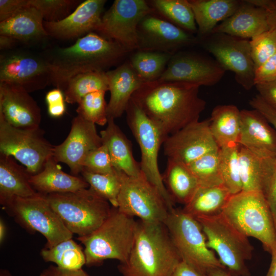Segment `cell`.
<instances>
[{
  "label": "cell",
  "instance_id": "6da1fadb",
  "mask_svg": "<svg viewBox=\"0 0 276 276\" xmlns=\"http://www.w3.org/2000/svg\"><path fill=\"white\" fill-rule=\"evenodd\" d=\"M199 87L157 80L143 83L131 100L169 136L199 121L206 105L199 96Z\"/></svg>",
  "mask_w": 276,
  "mask_h": 276
},
{
  "label": "cell",
  "instance_id": "7a4b0ae2",
  "mask_svg": "<svg viewBox=\"0 0 276 276\" xmlns=\"http://www.w3.org/2000/svg\"><path fill=\"white\" fill-rule=\"evenodd\" d=\"M129 52L117 42L90 32L73 45L55 49L45 55L51 66V84L64 91L73 77L89 72H106L121 63Z\"/></svg>",
  "mask_w": 276,
  "mask_h": 276
},
{
  "label": "cell",
  "instance_id": "3957f363",
  "mask_svg": "<svg viewBox=\"0 0 276 276\" xmlns=\"http://www.w3.org/2000/svg\"><path fill=\"white\" fill-rule=\"evenodd\" d=\"M181 261L164 223L139 220L130 254L118 269L123 276H171Z\"/></svg>",
  "mask_w": 276,
  "mask_h": 276
},
{
  "label": "cell",
  "instance_id": "277c9868",
  "mask_svg": "<svg viewBox=\"0 0 276 276\" xmlns=\"http://www.w3.org/2000/svg\"><path fill=\"white\" fill-rule=\"evenodd\" d=\"M137 221L112 207L109 216L91 234L77 239L83 244L86 265L95 266L107 259L125 262L132 247Z\"/></svg>",
  "mask_w": 276,
  "mask_h": 276
},
{
  "label": "cell",
  "instance_id": "5b68a950",
  "mask_svg": "<svg viewBox=\"0 0 276 276\" xmlns=\"http://www.w3.org/2000/svg\"><path fill=\"white\" fill-rule=\"evenodd\" d=\"M45 195L67 228L79 237L96 231L112 210L110 203L89 187L74 192Z\"/></svg>",
  "mask_w": 276,
  "mask_h": 276
},
{
  "label": "cell",
  "instance_id": "8992f818",
  "mask_svg": "<svg viewBox=\"0 0 276 276\" xmlns=\"http://www.w3.org/2000/svg\"><path fill=\"white\" fill-rule=\"evenodd\" d=\"M222 214L244 235L260 241L271 254L276 246V227L263 193L242 191L232 195Z\"/></svg>",
  "mask_w": 276,
  "mask_h": 276
},
{
  "label": "cell",
  "instance_id": "52a82bcc",
  "mask_svg": "<svg viewBox=\"0 0 276 276\" xmlns=\"http://www.w3.org/2000/svg\"><path fill=\"white\" fill-rule=\"evenodd\" d=\"M196 219L202 227L208 246L217 253L226 270L233 276H250L246 262L252 258L254 247L248 237L222 213Z\"/></svg>",
  "mask_w": 276,
  "mask_h": 276
},
{
  "label": "cell",
  "instance_id": "ba28073f",
  "mask_svg": "<svg viewBox=\"0 0 276 276\" xmlns=\"http://www.w3.org/2000/svg\"><path fill=\"white\" fill-rule=\"evenodd\" d=\"M182 261L204 273L212 268H226L207 245L199 222L182 209L170 211L164 223Z\"/></svg>",
  "mask_w": 276,
  "mask_h": 276
},
{
  "label": "cell",
  "instance_id": "9c48e42d",
  "mask_svg": "<svg viewBox=\"0 0 276 276\" xmlns=\"http://www.w3.org/2000/svg\"><path fill=\"white\" fill-rule=\"evenodd\" d=\"M126 112L128 126L140 148L141 172L160 192L170 211L175 202L165 187L158 164L160 146L168 136L131 100Z\"/></svg>",
  "mask_w": 276,
  "mask_h": 276
},
{
  "label": "cell",
  "instance_id": "30bf717a",
  "mask_svg": "<svg viewBox=\"0 0 276 276\" xmlns=\"http://www.w3.org/2000/svg\"><path fill=\"white\" fill-rule=\"evenodd\" d=\"M3 208L28 231L41 234L47 240L45 248L73 237V234L52 208L45 195L38 193L30 197H15Z\"/></svg>",
  "mask_w": 276,
  "mask_h": 276
},
{
  "label": "cell",
  "instance_id": "8fae6325",
  "mask_svg": "<svg viewBox=\"0 0 276 276\" xmlns=\"http://www.w3.org/2000/svg\"><path fill=\"white\" fill-rule=\"evenodd\" d=\"M54 148L40 127L13 126L0 113V153L14 157L31 175L42 170L48 159L53 156Z\"/></svg>",
  "mask_w": 276,
  "mask_h": 276
},
{
  "label": "cell",
  "instance_id": "7c38bea8",
  "mask_svg": "<svg viewBox=\"0 0 276 276\" xmlns=\"http://www.w3.org/2000/svg\"><path fill=\"white\" fill-rule=\"evenodd\" d=\"M121 176L122 183L117 208L123 213L138 217L144 222L164 223L169 210L157 188L142 173L134 177L121 172Z\"/></svg>",
  "mask_w": 276,
  "mask_h": 276
},
{
  "label": "cell",
  "instance_id": "4fadbf2b",
  "mask_svg": "<svg viewBox=\"0 0 276 276\" xmlns=\"http://www.w3.org/2000/svg\"><path fill=\"white\" fill-rule=\"evenodd\" d=\"M144 0H116L102 15L96 31L113 40L129 52L139 49L137 28L147 15L153 13Z\"/></svg>",
  "mask_w": 276,
  "mask_h": 276
},
{
  "label": "cell",
  "instance_id": "5bb4252c",
  "mask_svg": "<svg viewBox=\"0 0 276 276\" xmlns=\"http://www.w3.org/2000/svg\"><path fill=\"white\" fill-rule=\"evenodd\" d=\"M50 63L45 55L29 51H11L1 54L0 83L20 86L29 93L51 84Z\"/></svg>",
  "mask_w": 276,
  "mask_h": 276
},
{
  "label": "cell",
  "instance_id": "9a60e30c",
  "mask_svg": "<svg viewBox=\"0 0 276 276\" xmlns=\"http://www.w3.org/2000/svg\"><path fill=\"white\" fill-rule=\"evenodd\" d=\"M205 49L225 71L235 74L238 84L249 90L255 86V66L250 52V40L225 34H212Z\"/></svg>",
  "mask_w": 276,
  "mask_h": 276
},
{
  "label": "cell",
  "instance_id": "2e32d148",
  "mask_svg": "<svg viewBox=\"0 0 276 276\" xmlns=\"http://www.w3.org/2000/svg\"><path fill=\"white\" fill-rule=\"evenodd\" d=\"M209 126V119L198 121L169 135L163 144L165 155L188 166L206 153L219 150Z\"/></svg>",
  "mask_w": 276,
  "mask_h": 276
},
{
  "label": "cell",
  "instance_id": "e0dca14e",
  "mask_svg": "<svg viewBox=\"0 0 276 276\" xmlns=\"http://www.w3.org/2000/svg\"><path fill=\"white\" fill-rule=\"evenodd\" d=\"M225 71L216 61L188 53L173 54L158 79L200 86H212L219 82Z\"/></svg>",
  "mask_w": 276,
  "mask_h": 276
},
{
  "label": "cell",
  "instance_id": "ac0fdd59",
  "mask_svg": "<svg viewBox=\"0 0 276 276\" xmlns=\"http://www.w3.org/2000/svg\"><path fill=\"white\" fill-rule=\"evenodd\" d=\"M139 49L174 54L180 48L193 45L197 38L166 19L150 13L137 28Z\"/></svg>",
  "mask_w": 276,
  "mask_h": 276
},
{
  "label": "cell",
  "instance_id": "d6986e66",
  "mask_svg": "<svg viewBox=\"0 0 276 276\" xmlns=\"http://www.w3.org/2000/svg\"><path fill=\"white\" fill-rule=\"evenodd\" d=\"M102 144L96 124L77 115L71 122L66 139L54 146L53 156L58 162L67 165L73 175L77 176L82 170V163L88 153Z\"/></svg>",
  "mask_w": 276,
  "mask_h": 276
},
{
  "label": "cell",
  "instance_id": "ffe728a7",
  "mask_svg": "<svg viewBox=\"0 0 276 276\" xmlns=\"http://www.w3.org/2000/svg\"><path fill=\"white\" fill-rule=\"evenodd\" d=\"M105 0H86L63 19L54 22L43 20L48 36L59 40L79 38L83 35L96 31L99 26Z\"/></svg>",
  "mask_w": 276,
  "mask_h": 276
},
{
  "label": "cell",
  "instance_id": "44dd1931",
  "mask_svg": "<svg viewBox=\"0 0 276 276\" xmlns=\"http://www.w3.org/2000/svg\"><path fill=\"white\" fill-rule=\"evenodd\" d=\"M0 113L9 124L21 128L39 127V107L29 93L15 84L0 83Z\"/></svg>",
  "mask_w": 276,
  "mask_h": 276
},
{
  "label": "cell",
  "instance_id": "7402d4cb",
  "mask_svg": "<svg viewBox=\"0 0 276 276\" xmlns=\"http://www.w3.org/2000/svg\"><path fill=\"white\" fill-rule=\"evenodd\" d=\"M238 144L263 158L276 159V130L257 110H241Z\"/></svg>",
  "mask_w": 276,
  "mask_h": 276
},
{
  "label": "cell",
  "instance_id": "603a6c76",
  "mask_svg": "<svg viewBox=\"0 0 276 276\" xmlns=\"http://www.w3.org/2000/svg\"><path fill=\"white\" fill-rule=\"evenodd\" d=\"M269 30L265 11L246 0L241 1L235 12L218 25L211 34H225L250 40Z\"/></svg>",
  "mask_w": 276,
  "mask_h": 276
},
{
  "label": "cell",
  "instance_id": "cb8c5ba5",
  "mask_svg": "<svg viewBox=\"0 0 276 276\" xmlns=\"http://www.w3.org/2000/svg\"><path fill=\"white\" fill-rule=\"evenodd\" d=\"M110 98L107 104L108 118L120 117L126 111L134 93L144 82L126 61L117 68L106 72Z\"/></svg>",
  "mask_w": 276,
  "mask_h": 276
},
{
  "label": "cell",
  "instance_id": "d4e9b609",
  "mask_svg": "<svg viewBox=\"0 0 276 276\" xmlns=\"http://www.w3.org/2000/svg\"><path fill=\"white\" fill-rule=\"evenodd\" d=\"M31 175L14 157L0 153V203L3 206L15 197L27 198L38 193L30 182Z\"/></svg>",
  "mask_w": 276,
  "mask_h": 276
},
{
  "label": "cell",
  "instance_id": "484cf974",
  "mask_svg": "<svg viewBox=\"0 0 276 276\" xmlns=\"http://www.w3.org/2000/svg\"><path fill=\"white\" fill-rule=\"evenodd\" d=\"M30 182L37 192L43 195L74 192L89 187L82 177L62 171L53 156L48 159L40 172L31 175Z\"/></svg>",
  "mask_w": 276,
  "mask_h": 276
},
{
  "label": "cell",
  "instance_id": "4316f807",
  "mask_svg": "<svg viewBox=\"0 0 276 276\" xmlns=\"http://www.w3.org/2000/svg\"><path fill=\"white\" fill-rule=\"evenodd\" d=\"M114 120L108 118L107 127L100 131L102 143L107 147L116 170L129 176H138L142 173L140 163L133 155L130 141Z\"/></svg>",
  "mask_w": 276,
  "mask_h": 276
},
{
  "label": "cell",
  "instance_id": "83f0119b",
  "mask_svg": "<svg viewBox=\"0 0 276 276\" xmlns=\"http://www.w3.org/2000/svg\"><path fill=\"white\" fill-rule=\"evenodd\" d=\"M43 22V18L40 12L29 6L1 21L0 35L26 43L39 41L49 37Z\"/></svg>",
  "mask_w": 276,
  "mask_h": 276
},
{
  "label": "cell",
  "instance_id": "f1b7e54d",
  "mask_svg": "<svg viewBox=\"0 0 276 276\" xmlns=\"http://www.w3.org/2000/svg\"><path fill=\"white\" fill-rule=\"evenodd\" d=\"M239 156L242 191L258 192L265 196L276 169V159L260 157L240 145Z\"/></svg>",
  "mask_w": 276,
  "mask_h": 276
},
{
  "label": "cell",
  "instance_id": "f546056e",
  "mask_svg": "<svg viewBox=\"0 0 276 276\" xmlns=\"http://www.w3.org/2000/svg\"><path fill=\"white\" fill-rule=\"evenodd\" d=\"M201 36L211 35L215 28L232 15L241 1L237 0H188Z\"/></svg>",
  "mask_w": 276,
  "mask_h": 276
},
{
  "label": "cell",
  "instance_id": "4dcf8cb0",
  "mask_svg": "<svg viewBox=\"0 0 276 276\" xmlns=\"http://www.w3.org/2000/svg\"><path fill=\"white\" fill-rule=\"evenodd\" d=\"M209 120L210 131L219 148L238 144L241 118V110L236 106H216Z\"/></svg>",
  "mask_w": 276,
  "mask_h": 276
},
{
  "label": "cell",
  "instance_id": "1f68e13d",
  "mask_svg": "<svg viewBox=\"0 0 276 276\" xmlns=\"http://www.w3.org/2000/svg\"><path fill=\"white\" fill-rule=\"evenodd\" d=\"M162 177L174 202L184 205L189 202L199 187L197 179L187 165L171 159L168 158Z\"/></svg>",
  "mask_w": 276,
  "mask_h": 276
},
{
  "label": "cell",
  "instance_id": "d6a6232c",
  "mask_svg": "<svg viewBox=\"0 0 276 276\" xmlns=\"http://www.w3.org/2000/svg\"><path fill=\"white\" fill-rule=\"evenodd\" d=\"M231 195L223 185L199 187L182 209L195 218L217 215L222 213Z\"/></svg>",
  "mask_w": 276,
  "mask_h": 276
},
{
  "label": "cell",
  "instance_id": "836d02e7",
  "mask_svg": "<svg viewBox=\"0 0 276 276\" xmlns=\"http://www.w3.org/2000/svg\"><path fill=\"white\" fill-rule=\"evenodd\" d=\"M40 255L45 261L53 262L64 270L80 269L86 264L84 249L72 238L61 241L52 247L43 248Z\"/></svg>",
  "mask_w": 276,
  "mask_h": 276
},
{
  "label": "cell",
  "instance_id": "e575fe53",
  "mask_svg": "<svg viewBox=\"0 0 276 276\" xmlns=\"http://www.w3.org/2000/svg\"><path fill=\"white\" fill-rule=\"evenodd\" d=\"M148 3L153 11L170 22L192 34L198 31L188 0H152Z\"/></svg>",
  "mask_w": 276,
  "mask_h": 276
},
{
  "label": "cell",
  "instance_id": "d590c367",
  "mask_svg": "<svg viewBox=\"0 0 276 276\" xmlns=\"http://www.w3.org/2000/svg\"><path fill=\"white\" fill-rule=\"evenodd\" d=\"M173 54L157 51L137 50L129 61L143 82L157 80Z\"/></svg>",
  "mask_w": 276,
  "mask_h": 276
},
{
  "label": "cell",
  "instance_id": "8d00e7d4",
  "mask_svg": "<svg viewBox=\"0 0 276 276\" xmlns=\"http://www.w3.org/2000/svg\"><path fill=\"white\" fill-rule=\"evenodd\" d=\"M109 90L106 72L94 71L81 73L69 80L64 90L65 102L78 103L88 94Z\"/></svg>",
  "mask_w": 276,
  "mask_h": 276
},
{
  "label": "cell",
  "instance_id": "74e56055",
  "mask_svg": "<svg viewBox=\"0 0 276 276\" xmlns=\"http://www.w3.org/2000/svg\"><path fill=\"white\" fill-rule=\"evenodd\" d=\"M83 179L99 196L117 208V200L122 183L121 172L116 170L113 173H97L83 169L81 172Z\"/></svg>",
  "mask_w": 276,
  "mask_h": 276
},
{
  "label": "cell",
  "instance_id": "f35d334b",
  "mask_svg": "<svg viewBox=\"0 0 276 276\" xmlns=\"http://www.w3.org/2000/svg\"><path fill=\"white\" fill-rule=\"evenodd\" d=\"M239 144L219 148V164L223 185L232 195L242 191Z\"/></svg>",
  "mask_w": 276,
  "mask_h": 276
},
{
  "label": "cell",
  "instance_id": "ab89813d",
  "mask_svg": "<svg viewBox=\"0 0 276 276\" xmlns=\"http://www.w3.org/2000/svg\"><path fill=\"white\" fill-rule=\"evenodd\" d=\"M197 179L199 187L223 184L219 164V149L206 153L187 166Z\"/></svg>",
  "mask_w": 276,
  "mask_h": 276
},
{
  "label": "cell",
  "instance_id": "60d3db41",
  "mask_svg": "<svg viewBox=\"0 0 276 276\" xmlns=\"http://www.w3.org/2000/svg\"><path fill=\"white\" fill-rule=\"evenodd\" d=\"M105 91H98L87 94L78 103L76 112L85 120L100 126L107 123V104Z\"/></svg>",
  "mask_w": 276,
  "mask_h": 276
},
{
  "label": "cell",
  "instance_id": "b9f144b4",
  "mask_svg": "<svg viewBox=\"0 0 276 276\" xmlns=\"http://www.w3.org/2000/svg\"><path fill=\"white\" fill-rule=\"evenodd\" d=\"M81 3L79 0H29L30 6L38 10L43 20L49 22L63 19Z\"/></svg>",
  "mask_w": 276,
  "mask_h": 276
},
{
  "label": "cell",
  "instance_id": "7bdbcfd3",
  "mask_svg": "<svg viewBox=\"0 0 276 276\" xmlns=\"http://www.w3.org/2000/svg\"><path fill=\"white\" fill-rule=\"evenodd\" d=\"M255 70L276 53V32L269 30L250 39Z\"/></svg>",
  "mask_w": 276,
  "mask_h": 276
},
{
  "label": "cell",
  "instance_id": "ee69618b",
  "mask_svg": "<svg viewBox=\"0 0 276 276\" xmlns=\"http://www.w3.org/2000/svg\"><path fill=\"white\" fill-rule=\"evenodd\" d=\"M97 173H113L116 171L107 147L102 144L90 151L82 163V169Z\"/></svg>",
  "mask_w": 276,
  "mask_h": 276
},
{
  "label": "cell",
  "instance_id": "f6af8a7d",
  "mask_svg": "<svg viewBox=\"0 0 276 276\" xmlns=\"http://www.w3.org/2000/svg\"><path fill=\"white\" fill-rule=\"evenodd\" d=\"M45 101L48 105L49 115L53 118H59L65 111V97L60 89L55 88L47 93Z\"/></svg>",
  "mask_w": 276,
  "mask_h": 276
},
{
  "label": "cell",
  "instance_id": "bcb514c9",
  "mask_svg": "<svg viewBox=\"0 0 276 276\" xmlns=\"http://www.w3.org/2000/svg\"><path fill=\"white\" fill-rule=\"evenodd\" d=\"M276 79V53L255 70L254 83L263 84Z\"/></svg>",
  "mask_w": 276,
  "mask_h": 276
},
{
  "label": "cell",
  "instance_id": "7dc6e473",
  "mask_svg": "<svg viewBox=\"0 0 276 276\" xmlns=\"http://www.w3.org/2000/svg\"><path fill=\"white\" fill-rule=\"evenodd\" d=\"M29 6V0H0V22Z\"/></svg>",
  "mask_w": 276,
  "mask_h": 276
},
{
  "label": "cell",
  "instance_id": "c3c4849f",
  "mask_svg": "<svg viewBox=\"0 0 276 276\" xmlns=\"http://www.w3.org/2000/svg\"><path fill=\"white\" fill-rule=\"evenodd\" d=\"M251 107L259 112L276 130V110L257 95L249 101Z\"/></svg>",
  "mask_w": 276,
  "mask_h": 276
},
{
  "label": "cell",
  "instance_id": "681fc988",
  "mask_svg": "<svg viewBox=\"0 0 276 276\" xmlns=\"http://www.w3.org/2000/svg\"><path fill=\"white\" fill-rule=\"evenodd\" d=\"M266 12L269 30L276 32V0H248Z\"/></svg>",
  "mask_w": 276,
  "mask_h": 276
},
{
  "label": "cell",
  "instance_id": "f907efd6",
  "mask_svg": "<svg viewBox=\"0 0 276 276\" xmlns=\"http://www.w3.org/2000/svg\"><path fill=\"white\" fill-rule=\"evenodd\" d=\"M255 86L262 99L276 110V79L268 83L257 84Z\"/></svg>",
  "mask_w": 276,
  "mask_h": 276
},
{
  "label": "cell",
  "instance_id": "816d5d0a",
  "mask_svg": "<svg viewBox=\"0 0 276 276\" xmlns=\"http://www.w3.org/2000/svg\"><path fill=\"white\" fill-rule=\"evenodd\" d=\"M276 227V169L265 194Z\"/></svg>",
  "mask_w": 276,
  "mask_h": 276
},
{
  "label": "cell",
  "instance_id": "f5cc1de1",
  "mask_svg": "<svg viewBox=\"0 0 276 276\" xmlns=\"http://www.w3.org/2000/svg\"><path fill=\"white\" fill-rule=\"evenodd\" d=\"M171 276H209V275L181 261Z\"/></svg>",
  "mask_w": 276,
  "mask_h": 276
},
{
  "label": "cell",
  "instance_id": "db71d44e",
  "mask_svg": "<svg viewBox=\"0 0 276 276\" xmlns=\"http://www.w3.org/2000/svg\"><path fill=\"white\" fill-rule=\"evenodd\" d=\"M48 270L50 276H89L82 269L67 270L59 268L57 266H51Z\"/></svg>",
  "mask_w": 276,
  "mask_h": 276
},
{
  "label": "cell",
  "instance_id": "11a10c76",
  "mask_svg": "<svg viewBox=\"0 0 276 276\" xmlns=\"http://www.w3.org/2000/svg\"><path fill=\"white\" fill-rule=\"evenodd\" d=\"M17 41L12 38L3 35H0L1 50H10Z\"/></svg>",
  "mask_w": 276,
  "mask_h": 276
},
{
  "label": "cell",
  "instance_id": "9f6ffc18",
  "mask_svg": "<svg viewBox=\"0 0 276 276\" xmlns=\"http://www.w3.org/2000/svg\"><path fill=\"white\" fill-rule=\"evenodd\" d=\"M270 255L271 263L265 276H276V246Z\"/></svg>",
  "mask_w": 276,
  "mask_h": 276
},
{
  "label": "cell",
  "instance_id": "6f0895ef",
  "mask_svg": "<svg viewBox=\"0 0 276 276\" xmlns=\"http://www.w3.org/2000/svg\"><path fill=\"white\" fill-rule=\"evenodd\" d=\"M207 273L209 276H233L226 269L219 267L212 268Z\"/></svg>",
  "mask_w": 276,
  "mask_h": 276
},
{
  "label": "cell",
  "instance_id": "680465c9",
  "mask_svg": "<svg viewBox=\"0 0 276 276\" xmlns=\"http://www.w3.org/2000/svg\"><path fill=\"white\" fill-rule=\"evenodd\" d=\"M7 233L6 225L2 219L0 220V243H3L4 241Z\"/></svg>",
  "mask_w": 276,
  "mask_h": 276
},
{
  "label": "cell",
  "instance_id": "91938a15",
  "mask_svg": "<svg viewBox=\"0 0 276 276\" xmlns=\"http://www.w3.org/2000/svg\"><path fill=\"white\" fill-rule=\"evenodd\" d=\"M40 276H50L48 269L44 271Z\"/></svg>",
  "mask_w": 276,
  "mask_h": 276
}]
</instances>
